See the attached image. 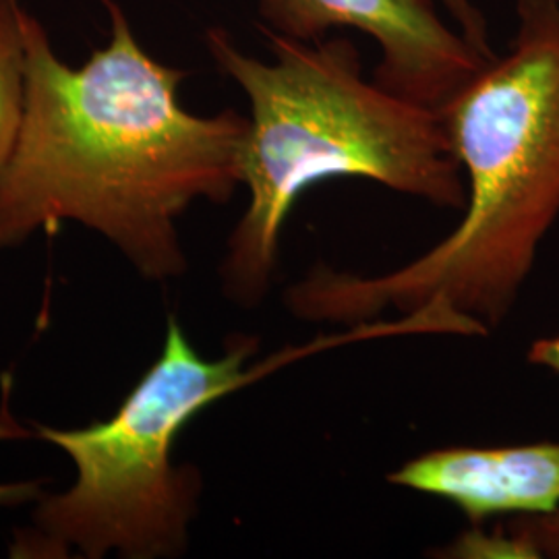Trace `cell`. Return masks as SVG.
<instances>
[{
  "label": "cell",
  "instance_id": "6da1fadb",
  "mask_svg": "<svg viewBox=\"0 0 559 559\" xmlns=\"http://www.w3.org/2000/svg\"><path fill=\"white\" fill-rule=\"evenodd\" d=\"M110 36L80 67L60 60L27 13V102L0 177V249L78 222L110 240L143 278L187 272L177 222L195 203L224 205L242 185L249 117L189 112L187 78L141 46L117 0Z\"/></svg>",
  "mask_w": 559,
  "mask_h": 559
},
{
  "label": "cell",
  "instance_id": "7a4b0ae2",
  "mask_svg": "<svg viewBox=\"0 0 559 559\" xmlns=\"http://www.w3.org/2000/svg\"><path fill=\"white\" fill-rule=\"evenodd\" d=\"M516 11L508 52L440 108L466 185L462 222L381 276L313 270L284 295L295 318L350 328L431 307L480 336L506 320L559 218V0H519Z\"/></svg>",
  "mask_w": 559,
  "mask_h": 559
},
{
  "label": "cell",
  "instance_id": "3957f363",
  "mask_svg": "<svg viewBox=\"0 0 559 559\" xmlns=\"http://www.w3.org/2000/svg\"><path fill=\"white\" fill-rule=\"evenodd\" d=\"M263 34L272 60L247 55L222 27L205 32L210 57L251 108L242 152L249 203L221 265L222 288L240 307L267 297L284 224L300 195L323 180H373L450 210L466 201L440 110L365 80L359 50L344 36Z\"/></svg>",
  "mask_w": 559,
  "mask_h": 559
},
{
  "label": "cell",
  "instance_id": "277c9868",
  "mask_svg": "<svg viewBox=\"0 0 559 559\" xmlns=\"http://www.w3.org/2000/svg\"><path fill=\"white\" fill-rule=\"evenodd\" d=\"M402 332V321H369L305 346L282 348L258 362L251 359L260 353V338L233 334L221 359L210 360L193 348L177 318H168L160 357L122 400L117 415L81 429L36 425L38 438L73 460L78 479L67 491L36 501L32 524L17 531L11 556H182L203 485L200 468L173 462L180 431L207 406L307 355Z\"/></svg>",
  "mask_w": 559,
  "mask_h": 559
},
{
  "label": "cell",
  "instance_id": "5b68a950",
  "mask_svg": "<svg viewBox=\"0 0 559 559\" xmlns=\"http://www.w3.org/2000/svg\"><path fill=\"white\" fill-rule=\"evenodd\" d=\"M263 32L316 41L334 29L371 36L373 80L406 100L440 110L483 64L496 59L466 40L433 0H258Z\"/></svg>",
  "mask_w": 559,
  "mask_h": 559
},
{
  "label": "cell",
  "instance_id": "8992f818",
  "mask_svg": "<svg viewBox=\"0 0 559 559\" xmlns=\"http://www.w3.org/2000/svg\"><path fill=\"white\" fill-rule=\"evenodd\" d=\"M388 480L454 503L475 526L510 514H549L559 508V443L431 450Z\"/></svg>",
  "mask_w": 559,
  "mask_h": 559
},
{
  "label": "cell",
  "instance_id": "52a82bcc",
  "mask_svg": "<svg viewBox=\"0 0 559 559\" xmlns=\"http://www.w3.org/2000/svg\"><path fill=\"white\" fill-rule=\"evenodd\" d=\"M27 13L17 0H0V177L15 152L25 117Z\"/></svg>",
  "mask_w": 559,
  "mask_h": 559
},
{
  "label": "cell",
  "instance_id": "ba28073f",
  "mask_svg": "<svg viewBox=\"0 0 559 559\" xmlns=\"http://www.w3.org/2000/svg\"><path fill=\"white\" fill-rule=\"evenodd\" d=\"M448 558H559V508L522 516L493 533H466L448 549Z\"/></svg>",
  "mask_w": 559,
  "mask_h": 559
},
{
  "label": "cell",
  "instance_id": "9c48e42d",
  "mask_svg": "<svg viewBox=\"0 0 559 559\" xmlns=\"http://www.w3.org/2000/svg\"><path fill=\"white\" fill-rule=\"evenodd\" d=\"M13 390L11 376H2V402H0V441L25 440L32 438V431L21 427L15 417L9 411V399ZM44 491L38 480H25V483H4L0 485V508L2 506H21L27 501H38Z\"/></svg>",
  "mask_w": 559,
  "mask_h": 559
},
{
  "label": "cell",
  "instance_id": "30bf717a",
  "mask_svg": "<svg viewBox=\"0 0 559 559\" xmlns=\"http://www.w3.org/2000/svg\"><path fill=\"white\" fill-rule=\"evenodd\" d=\"M441 9V13L454 23V27L468 41H473L480 52L496 55L489 44L487 21L483 17L475 0H433Z\"/></svg>",
  "mask_w": 559,
  "mask_h": 559
},
{
  "label": "cell",
  "instance_id": "8fae6325",
  "mask_svg": "<svg viewBox=\"0 0 559 559\" xmlns=\"http://www.w3.org/2000/svg\"><path fill=\"white\" fill-rule=\"evenodd\" d=\"M528 360L559 373V336L537 340L528 350Z\"/></svg>",
  "mask_w": 559,
  "mask_h": 559
}]
</instances>
